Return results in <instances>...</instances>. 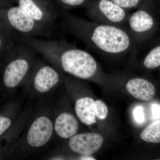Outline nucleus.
Instances as JSON below:
<instances>
[{
    "mask_svg": "<svg viewBox=\"0 0 160 160\" xmlns=\"http://www.w3.org/2000/svg\"><path fill=\"white\" fill-rule=\"evenodd\" d=\"M60 18L63 30L95 52L118 56L132 52L133 50V39L128 27L95 22L65 11H61Z\"/></svg>",
    "mask_w": 160,
    "mask_h": 160,
    "instance_id": "obj_1",
    "label": "nucleus"
},
{
    "mask_svg": "<svg viewBox=\"0 0 160 160\" xmlns=\"http://www.w3.org/2000/svg\"><path fill=\"white\" fill-rule=\"evenodd\" d=\"M20 40L16 57L6 66L3 82L6 87L14 88L26 78L34 65L37 52L29 44Z\"/></svg>",
    "mask_w": 160,
    "mask_h": 160,
    "instance_id": "obj_2",
    "label": "nucleus"
},
{
    "mask_svg": "<svg viewBox=\"0 0 160 160\" xmlns=\"http://www.w3.org/2000/svg\"><path fill=\"white\" fill-rule=\"evenodd\" d=\"M86 15L95 22L127 27L129 13L127 10L109 0H93L87 6Z\"/></svg>",
    "mask_w": 160,
    "mask_h": 160,
    "instance_id": "obj_3",
    "label": "nucleus"
},
{
    "mask_svg": "<svg viewBox=\"0 0 160 160\" xmlns=\"http://www.w3.org/2000/svg\"><path fill=\"white\" fill-rule=\"evenodd\" d=\"M18 6L41 25L52 29L61 11L49 0H18Z\"/></svg>",
    "mask_w": 160,
    "mask_h": 160,
    "instance_id": "obj_4",
    "label": "nucleus"
},
{
    "mask_svg": "<svg viewBox=\"0 0 160 160\" xmlns=\"http://www.w3.org/2000/svg\"><path fill=\"white\" fill-rule=\"evenodd\" d=\"M154 24L152 16L143 8H139L133 13L129 14L127 25L134 44L132 53L135 54L138 51L145 35L153 29Z\"/></svg>",
    "mask_w": 160,
    "mask_h": 160,
    "instance_id": "obj_5",
    "label": "nucleus"
},
{
    "mask_svg": "<svg viewBox=\"0 0 160 160\" xmlns=\"http://www.w3.org/2000/svg\"><path fill=\"white\" fill-rule=\"evenodd\" d=\"M53 130V125L50 118L44 116H40L30 126L27 135V142L31 147H42L50 139Z\"/></svg>",
    "mask_w": 160,
    "mask_h": 160,
    "instance_id": "obj_6",
    "label": "nucleus"
},
{
    "mask_svg": "<svg viewBox=\"0 0 160 160\" xmlns=\"http://www.w3.org/2000/svg\"><path fill=\"white\" fill-rule=\"evenodd\" d=\"M102 135L95 132L76 134L70 138L69 145L72 151L83 155H91L99 150L103 143Z\"/></svg>",
    "mask_w": 160,
    "mask_h": 160,
    "instance_id": "obj_7",
    "label": "nucleus"
},
{
    "mask_svg": "<svg viewBox=\"0 0 160 160\" xmlns=\"http://www.w3.org/2000/svg\"><path fill=\"white\" fill-rule=\"evenodd\" d=\"M33 69L31 80L35 89L40 93H45L51 90L61 80L59 72L48 65H38Z\"/></svg>",
    "mask_w": 160,
    "mask_h": 160,
    "instance_id": "obj_8",
    "label": "nucleus"
},
{
    "mask_svg": "<svg viewBox=\"0 0 160 160\" xmlns=\"http://www.w3.org/2000/svg\"><path fill=\"white\" fill-rule=\"evenodd\" d=\"M126 88L133 97L142 101H150L155 94V88L153 84L143 78H134L129 80Z\"/></svg>",
    "mask_w": 160,
    "mask_h": 160,
    "instance_id": "obj_9",
    "label": "nucleus"
},
{
    "mask_svg": "<svg viewBox=\"0 0 160 160\" xmlns=\"http://www.w3.org/2000/svg\"><path fill=\"white\" fill-rule=\"evenodd\" d=\"M54 129L59 137L70 139L77 133L79 129L78 122L71 113L62 112L56 119Z\"/></svg>",
    "mask_w": 160,
    "mask_h": 160,
    "instance_id": "obj_10",
    "label": "nucleus"
},
{
    "mask_svg": "<svg viewBox=\"0 0 160 160\" xmlns=\"http://www.w3.org/2000/svg\"><path fill=\"white\" fill-rule=\"evenodd\" d=\"M94 102L91 98H81L77 101L75 105V110L78 117L82 122L87 126H91L96 122Z\"/></svg>",
    "mask_w": 160,
    "mask_h": 160,
    "instance_id": "obj_11",
    "label": "nucleus"
},
{
    "mask_svg": "<svg viewBox=\"0 0 160 160\" xmlns=\"http://www.w3.org/2000/svg\"><path fill=\"white\" fill-rule=\"evenodd\" d=\"M140 138L148 142L160 143V120H157L147 126L140 134Z\"/></svg>",
    "mask_w": 160,
    "mask_h": 160,
    "instance_id": "obj_12",
    "label": "nucleus"
},
{
    "mask_svg": "<svg viewBox=\"0 0 160 160\" xmlns=\"http://www.w3.org/2000/svg\"><path fill=\"white\" fill-rule=\"evenodd\" d=\"M143 65L148 69H153L160 66V45L152 49L143 61Z\"/></svg>",
    "mask_w": 160,
    "mask_h": 160,
    "instance_id": "obj_13",
    "label": "nucleus"
},
{
    "mask_svg": "<svg viewBox=\"0 0 160 160\" xmlns=\"http://www.w3.org/2000/svg\"><path fill=\"white\" fill-rule=\"evenodd\" d=\"M94 110L96 117L99 119L104 120L108 115V107L106 104L101 100L95 101Z\"/></svg>",
    "mask_w": 160,
    "mask_h": 160,
    "instance_id": "obj_14",
    "label": "nucleus"
},
{
    "mask_svg": "<svg viewBox=\"0 0 160 160\" xmlns=\"http://www.w3.org/2000/svg\"><path fill=\"white\" fill-rule=\"evenodd\" d=\"M63 9H71L72 8L80 6H86L87 7L89 1L88 0H58Z\"/></svg>",
    "mask_w": 160,
    "mask_h": 160,
    "instance_id": "obj_15",
    "label": "nucleus"
},
{
    "mask_svg": "<svg viewBox=\"0 0 160 160\" xmlns=\"http://www.w3.org/2000/svg\"><path fill=\"white\" fill-rule=\"evenodd\" d=\"M120 7L126 9L137 8L141 3V0H109Z\"/></svg>",
    "mask_w": 160,
    "mask_h": 160,
    "instance_id": "obj_16",
    "label": "nucleus"
},
{
    "mask_svg": "<svg viewBox=\"0 0 160 160\" xmlns=\"http://www.w3.org/2000/svg\"><path fill=\"white\" fill-rule=\"evenodd\" d=\"M134 119L138 123H142L145 121L144 109L141 106H137L135 108L133 112Z\"/></svg>",
    "mask_w": 160,
    "mask_h": 160,
    "instance_id": "obj_17",
    "label": "nucleus"
},
{
    "mask_svg": "<svg viewBox=\"0 0 160 160\" xmlns=\"http://www.w3.org/2000/svg\"><path fill=\"white\" fill-rule=\"evenodd\" d=\"M11 125V121L9 118L0 116V136L9 129Z\"/></svg>",
    "mask_w": 160,
    "mask_h": 160,
    "instance_id": "obj_18",
    "label": "nucleus"
},
{
    "mask_svg": "<svg viewBox=\"0 0 160 160\" xmlns=\"http://www.w3.org/2000/svg\"><path fill=\"white\" fill-rule=\"evenodd\" d=\"M151 112L152 118L155 120L160 118V105L153 104L151 106Z\"/></svg>",
    "mask_w": 160,
    "mask_h": 160,
    "instance_id": "obj_19",
    "label": "nucleus"
},
{
    "mask_svg": "<svg viewBox=\"0 0 160 160\" xmlns=\"http://www.w3.org/2000/svg\"><path fill=\"white\" fill-rule=\"evenodd\" d=\"M90 155H83V156L80 158V159L82 160H95L94 158L92 157Z\"/></svg>",
    "mask_w": 160,
    "mask_h": 160,
    "instance_id": "obj_20",
    "label": "nucleus"
},
{
    "mask_svg": "<svg viewBox=\"0 0 160 160\" xmlns=\"http://www.w3.org/2000/svg\"><path fill=\"white\" fill-rule=\"evenodd\" d=\"M4 46V39L0 35V51L1 49H2L3 46Z\"/></svg>",
    "mask_w": 160,
    "mask_h": 160,
    "instance_id": "obj_21",
    "label": "nucleus"
},
{
    "mask_svg": "<svg viewBox=\"0 0 160 160\" xmlns=\"http://www.w3.org/2000/svg\"><path fill=\"white\" fill-rule=\"evenodd\" d=\"M141 1H144V0H141Z\"/></svg>",
    "mask_w": 160,
    "mask_h": 160,
    "instance_id": "obj_22",
    "label": "nucleus"
}]
</instances>
